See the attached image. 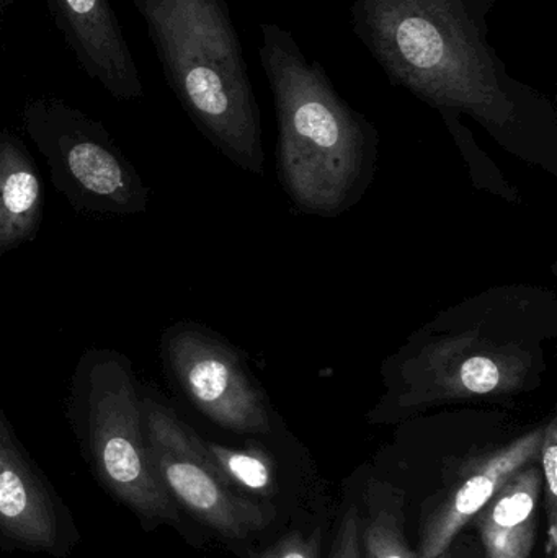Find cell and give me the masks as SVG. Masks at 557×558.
Returning a JSON list of instances; mask_svg holds the SVG:
<instances>
[{"label":"cell","instance_id":"6","mask_svg":"<svg viewBox=\"0 0 557 558\" xmlns=\"http://www.w3.org/2000/svg\"><path fill=\"white\" fill-rule=\"evenodd\" d=\"M162 356L177 387L216 425L241 435H267L270 412L241 357L202 327L179 324L162 337Z\"/></svg>","mask_w":557,"mask_h":558},{"label":"cell","instance_id":"13","mask_svg":"<svg viewBox=\"0 0 557 558\" xmlns=\"http://www.w3.org/2000/svg\"><path fill=\"white\" fill-rule=\"evenodd\" d=\"M366 498L368 520L362 534L366 558H419L405 539L399 494L389 487H373Z\"/></svg>","mask_w":557,"mask_h":558},{"label":"cell","instance_id":"9","mask_svg":"<svg viewBox=\"0 0 557 558\" xmlns=\"http://www.w3.org/2000/svg\"><path fill=\"white\" fill-rule=\"evenodd\" d=\"M543 429L526 433L522 438L510 442L506 448L477 459L464 471L460 484L450 497L428 517L422 530L419 558H438L450 549L458 534L484 507L494 495L523 468L540 456Z\"/></svg>","mask_w":557,"mask_h":558},{"label":"cell","instance_id":"10","mask_svg":"<svg viewBox=\"0 0 557 558\" xmlns=\"http://www.w3.org/2000/svg\"><path fill=\"white\" fill-rule=\"evenodd\" d=\"M69 32L105 87L117 98L141 94L136 68L107 0H56Z\"/></svg>","mask_w":557,"mask_h":558},{"label":"cell","instance_id":"1","mask_svg":"<svg viewBox=\"0 0 557 558\" xmlns=\"http://www.w3.org/2000/svg\"><path fill=\"white\" fill-rule=\"evenodd\" d=\"M497 0H353L352 25L386 77L438 111L468 114L533 162L555 154L557 113L489 41Z\"/></svg>","mask_w":557,"mask_h":558},{"label":"cell","instance_id":"18","mask_svg":"<svg viewBox=\"0 0 557 558\" xmlns=\"http://www.w3.org/2000/svg\"><path fill=\"white\" fill-rule=\"evenodd\" d=\"M549 541H548V557L556 558L557 547V518H549Z\"/></svg>","mask_w":557,"mask_h":558},{"label":"cell","instance_id":"16","mask_svg":"<svg viewBox=\"0 0 557 558\" xmlns=\"http://www.w3.org/2000/svg\"><path fill=\"white\" fill-rule=\"evenodd\" d=\"M329 558H362V531L355 507L347 508L343 513Z\"/></svg>","mask_w":557,"mask_h":558},{"label":"cell","instance_id":"17","mask_svg":"<svg viewBox=\"0 0 557 558\" xmlns=\"http://www.w3.org/2000/svg\"><path fill=\"white\" fill-rule=\"evenodd\" d=\"M254 558H317V544L301 533H291Z\"/></svg>","mask_w":557,"mask_h":558},{"label":"cell","instance_id":"12","mask_svg":"<svg viewBox=\"0 0 557 558\" xmlns=\"http://www.w3.org/2000/svg\"><path fill=\"white\" fill-rule=\"evenodd\" d=\"M45 192L35 160L20 141L0 137V254L38 232Z\"/></svg>","mask_w":557,"mask_h":558},{"label":"cell","instance_id":"3","mask_svg":"<svg viewBox=\"0 0 557 558\" xmlns=\"http://www.w3.org/2000/svg\"><path fill=\"white\" fill-rule=\"evenodd\" d=\"M170 85L232 162L264 172L261 110L226 0H141Z\"/></svg>","mask_w":557,"mask_h":558},{"label":"cell","instance_id":"2","mask_svg":"<svg viewBox=\"0 0 557 558\" xmlns=\"http://www.w3.org/2000/svg\"><path fill=\"white\" fill-rule=\"evenodd\" d=\"M261 33L258 56L277 110L281 183L304 211L340 215L365 189L375 128L340 97L290 29L262 23Z\"/></svg>","mask_w":557,"mask_h":558},{"label":"cell","instance_id":"15","mask_svg":"<svg viewBox=\"0 0 557 558\" xmlns=\"http://www.w3.org/2000/svg\"><path fill=\"white\" fill-rule=\"evenodd\" d=\"M543 475H545L546 510L548 518H557V422L553 418L543 429L542 448Z\"/></svg>","mask_w":557,"mask_h":558},{"label":"cell","instance_id":"14","mask_svg":"<svg viewBox=\"0 0 557 558\" xmlns=\"http://www.w3.org/2000/svg\"><path fill=\"white\" fill-rule=\"evenodd\" d=\"M206 448L235 490L274 492V462L261 448L231 449L215 442H206Z\"/></svg>","mask_w":557,"mask_h":558},{"label":"cell","instance_id":"4","mask_svg":"<svg viewBox=\"0 0 557 558\" xmlns=\"http://www.w3.org/2000/svg\"><path fill=\"white\" fill-rule=\"evenodd\" d=\"M69 409L101 484L144 526L179 524L177 504L157 477L147 451L131 361L113 350L85 351L72 376Z\"/></svg>","mask_w":557,"mask_h":558},{"label":"cell","instance_id":"5","mask_svg":"<svg viewBox=\"0 0 557 558\" xmlns=\"http://www.w3.org/2000/svg\"><path fill=\"white\" fill-rule=\"evenodd\" d=\"M141 407L150 461L177 507L232 539H244L271 523L267 510L235 490L206 442L173 409L150 393H141Z\"/></svg>","mask_w":557,"mask_h":558},{"label":"cell","instance_id":"7","mask_svg":"<svg viewBox=\"0 0 557 558\" xmlns=\"http://www.w3.org/2000/svg\"><path fill=\"white\" fill-rule=\"evenodd\" d=\"M29 133L48 159L52 182L75 209L101 215L144 213L146 189L107 136L69 118L35 121Z\"/></svg>","mask_w":557,"mask_h":558},{"label":"cell","instance_id":"11","mask_svg":"<svg viewBox=\"0 0 557 558\" xmlns=\"http://www.w3.org/2000/svg\"><path fill=\"white\" fill-rule=\"evenodd\" d=\"M542 472L526 465L477 514L487 558H530L536 537Z\"/></svg>","mask_w":557,"mask_h":558},{"label":"cell","instance_id":"8","mask_svg":"<svg viewBox=\"0 0 557 558\" xmlns=\"http://www.w3.org/2000/svg\"><path fill=\"white\" fill-rule=\"evenodd\" d=\"M68 517L0 409V534L20 549L62 556Z\"/></svg>","mask_w":557,"mask_h":558}]
</instances>
